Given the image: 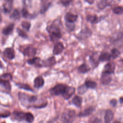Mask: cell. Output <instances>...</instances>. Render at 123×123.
<instances>
[{
    "label": "cell",
    "mask_w": 123,
    "mask_h": 123,
    "mask_svg": "<svg viewBox=\"0 0 123 123\" xmlns=\"http://www.w3.org/2000/svg\"><path fill=\"white\" fill-rule=\"evenodd\" d=\"M64 49V47L61 42H56L53 47L52 53L54 55H59L62 53Z\"/></svg>",
    "instance_id": "cell-8"
},
{
    "label": "cell",
    "mask_w": 123,
    "mask_h": 123,
    "mask_svg": "<svg viewBox=\"0 0 123 123\" xmlns=\"http://www.w3.org/2000/svg\"><path fill=\"white\" fill-rule=\"evenodd\" d=\"M51 3L50 2H48L47 1L43 2V4L42 5L40 9V13H44L47 10L49 9Z\"/></svg>",
    "instance_id": "cell-31"
},
{
    "label": "cell",
    "mask_w": 123,
    "mask_h": 123,
    "mask_svg": "<svg viewBox=\"0 0 123 123\" xmlns=\"http://www.w3.org/2000/svg\"><path fill=\"white\" fill-rule=\"evenodd\" d=\"M21 26L26 31H29L31 27V24L27 21H23L21 23Z\"/></svg>",
    "instance_id": "cell-33"
},
{
    "label": "cell",
    "mask_w": 123,
    "mask_h": 123,
    "mask_svg": "<svg viewBox=\"0 0 123 123\" xmlns=\"http://www.w3.org/2000/svg\"><path fill=\"white\" fill-rule=\"evenodd\" d=\"M0 86L6 91L10 92L11 90V86L8 80H4L0 79Z\"/></svg>",
    "instance_id": "cell-24"
},
{
    "label": "cell",
    "mask_w": 123,
    "mask_h": 123,
    "mask_svg": "<svg viewBox=\"0 0 123 123\" xmlns=\"http://www.w3.org/2000/svg\"><path fill=\"white\" fill-rule=\"evenodd\" d=\"M11 114V113L9 111H6L4 113H1L0 114V117L1 118H6L9 117Z\"/></svg>",
    "instance_id": "cell-43"
},
{
    "label": "cell",
    "mask_w": 123,
    "mask_h": 123,
    "mask_svg": "<svg viewBox=\"0 0 123 123\" xmlns=\"http://www.w3.org/2000/svg\"><path fill=\"white\" fill-rule=\"evenodd\" d=\"M85 85L87 88H91V89H94L97 86V83L91 80L86 81L85 83Z\"/></svg>",
    "instance_id": "cell-30"
},
{
    "label": "cell",
    "mask_w": 123,
    "mask_h": 123,
    "mask_svg": "<svg viewBox=\"0 0 123 123\" xmlns=\"http://www.w3.org/2000/svg\"><path fill=\"white\" fill-rule=\"evenodd\" d=\"M72 0H61V2L63 5L65 6H67L70 4Z\"/></svg>",
    "instance_id": "cell-42"
},
{
    "label": "cell",
    "mask_w": 123,
    "mask_h": 123,
    "mask_svg": "<svg viewBox=\"0 0 123 123\" xmlns=\"http://www.w3.org/2000/svg\"><path fill=\"white\" fill-rule=\"evenodd\" d=\"M15 85L20 89H24V90H26V91L34 92L33 89L28 84H25V83H16Z\"/></svg>",
    "instance_id": "cell-26"
},
{
    "label": "cell",
    "mask_w": 123,
    "mask_h": 123,
    "mask_svg": "<svg viewBox=\"0 0 123 123\" xmlns=\"http://www.w3.org/2000/svg\"><path fill=\"white\" fill-rule=\"evenodd\" d=\"M115 70V65L113 63L110 62L106 64L104 68L103 72L111 74H113Z\"/></svg>",
    "instance_id": "cell-17"
},
{
    "label": "cell",
    "mask_w": 123,
    "mask_h": 123,
    "mask_svg": "<svg viewBox=\"0 0 123 123\" xmlns=\"http://www.w3.org/2000/svg\"><path fill=\"white\" fill-rule=\"evenodd\" d=\"M82 101H83L82 98L77 95L75 96L72 100V102L73 104L78 108H80L81 107Z\"/></svg>",
    "instance_id": "cell-21"
},
{
    "label": "cell",
    "mask_w": 123,
    "mask_h": 123,
    "mask_svg": "<svg viewBox=\"0 0 123 123\" xmlns=\"http://www.w3.org/2000/svg\"><path fill=\"white\" fill-rule=\"evenodd\" d=\"M77 18V15L74 14L70 12L66 13L64 16V19L66 22L68 23H74L75 21H76Z\"/></svg>",
    "instance_id": "cell-15"
},
{
    "label": "cell",
    "mask_w": 123,
    "mask_h": 123,
    "mask_svg": "<svg viewBox=\"0 0 123 123\" xmlns=\"http://www.w3.org/2000/svg\"><path fill=\"white\" fill-rule=\"evenodd\" d=\"M37 99V97L35 96H29V103H35Z\"/></svg>",
    "instance_id": "cell-41"
},
{
    "label": "cell",
    "mask_w": 123,
    "mask_h": 123,
    "mask_svg": "<svg viewBox=\"0 0 123 123\" xmlns=\"http://www.w3.org/2000/svg\"><path fill=\"white\" fill-rule=\"evenodd\" d=\"M120 103H123V97L121 98H120Z\"/></svg>",
    "instance_id": "cell-47"
},
{
    "label": "cell",
    "mask_w": 123,
    "mask_h": 123,
    "mask_svg": "<svg viewBox=\"0 0 123 123\" xmlns=\"http://www.w3.org/2000/svg\"><path fill=\"white\" fill-rule=\"evenodd\" d=\"M95 108L93 106H89L85 109L82 111H81L77 115L79 117H84L91 115L95 111Z\"/></svg>",
    "instance_id": "cell-11"
},
{
    "label": "cell",
    "mask_w": 123,
    "mask_h": 123,
    "mask_svg": "<svg viewBox=\"0 0 123 123\" xmlns=\"http://www.w3.org/2000/svg\"><path fill=\"white\" fill-rule=\"evenodd\" d=\"M89 61H90V62L92 66H93L94 68L98 66V61H99V60H97L96 59L95 54H93L91 56H90Z\"/></svg>",
    "instance_id": "cell-29"
},
{
    "label": "cell",
    "mask_w": 123,
    "mask_h": 123,
    "mask_svg": "<svg viewBox=\"0 0 123 123\" xmlns=\"http://www.w3.org/2000/svg\"><path fill=\"white\" fill-rule=\"evenodd\" d=\"M111 58V54L108 52H103L98 57V60L100 62H105L109 61Z\"/></svg>",
    "instance_id": "cell-25"
},
{
    "label": "cell",
    "mask_w": 123,
    "mask_h": 123,
    "mask_svg": "<svg viewBox=\"0 0 123 123\" xmlns=\"http://www.w3.org/2000/svg\"><path fill=\"white\" fill-rule=\"evenodd\" d=\"M91 30L88 27H85L82 29L77 35L76 37L79 40H84L89 38L92 35Z\"/></svg>",
    "instance_id": "cell-4"
},
{
    "label": "cell",
    "mask_w": 123,
    "mask_h": 123,
    "mask_svg": "<svg viewBox=\"0 0 123 123\" xmlns=\"http://www.w3.org/2000/svg\"><path fill=\"white\" fill-rule=\"evenodd\" d=\"M13 117L15 120L18 121H25L26 119V112H24L22 111H14L13 113Z\"/></svg>",
    "instance_id": "cell-13"
},
{
    "label": "cell",
    "mask_w": 123,
    "mask_h": 123,
    "mask_svg": "<svg viewBox=\"0 0 123 123\" xmlns=\"http://www.w3.org/2000/svg\"><path fill=\"white\" fill-rule=\"evenodd\" d=\"M119 51L116 49H113L111 51V57L112 59H115L120 55Z\"/></svg>",
    "instance_id": "cell-36"
},
{
    "label": "cell",
    "mask_w": 123,
    "mask_h": 123,
    "mask_svg": "<svg viewBox=\"0 0 123 123\" xmlns=\"http://www.w3.org/2000/svg\"><path fill=\"white\" fill-rule=\"evenodd\" d=\"M3 55L9 60H12L15 57V51L12 48H7L3 50Z\"/></svg>",
    "instance_id": "cell-10"
},
{
    "label": "cell",
    "mask_w": 123,
    "mask_h": 123,
    "mask_svg": "<svg viewBox=\"0 0 123 123\" xmlns=\"http://www.w3.org/2000/svg\"><path fill=\"white\" fill-rule=\"evenodd\" d=\"M34 120V117L33 115L30 112H26L25 121L28 123H32Z\"/></svg>",
    "instance_id": "cell-34"
},
{
    "label": "cell",
    "mask_w": 123,
    "mask_h": 123,
    "mask_svg": "<svg viewBox=\"0 0 123 123\" xmlns=\"http://www.w3.org/2000/svg\"><path fill=\"white\" fill-rule=\"evenodd\" d=\"M65 25H66V27L68 29V30L70 31H73L75 29V25H74V23L66 22Z\"/></svg>",
    "instance_id": "cell-40"
},
{
    "label": "cell",
    "mask_w": 123,
    "mask_h": 123,
    "mask_svg": "<svg viewBox=\"0 0 123 123\" xmlns=\"http://www.w3.org/2000/svg\"><path fill=\"white\" fill-rule=\"evenodd\" d=\"M42 2H46V1H47L48 0H40Z\"/></svg>",
    "instance_id": "cell-48"
},
{
    "label": "cell",
    "mask_w": 123,
    "mask_h": 123,
    "mask_svg": "<svg viewBox=\"0 0 123 123\" xmlns=\"http://www.w3.org/2000/svg\"><path fill=\"white\" fill-rule=\"evenodd\" d=\"M0 79L10 81L12 80V75L9 73L3 74L0 76Z\"/></svg>",
    "instance_id": "cell-37"
},
{
    "label": "cell",
    "mask_w": 123,
    "mask_h": 123,
    "mask_svg": "<svg viewBox=\"0 0 123 123\" xmlns=\"http://www.w3.org/2000/svg\"><path fill=\"white\" fill-rule=\"evenodd\" d=\"M12 7V0H6L5 3L3 4V12L5 13H9Z\"/></svg>",
    "instance_id": "cell-20"
},
{
    "label": "cell",
    "mask_w": 123,
    "mask_h": 123,
    "mask_svg": "<svg viewBox=\"0 0 123 123\" xmlns=\"http://www.w3.org/2000/svg\"><path fill=\"white\" fill-rule=\"evenodd\" d=\"M46 29L49 33L50 39L51 41L56 42L62 37L60 28L55 24H52L48 25Z\"/></svg>",
    "instance_id": "cell-1"
},
{
    "label": "cell",
    "mask_w": 123,
    "mask_h": 123,
    "mask_svg": "<svg viewBox=\"0 0 123 123\" xmlns=\"http://www.w3.org/2000/svg\"><path fill=\"white\" fill-rule=\"evenodd\" d=\"M86 20L91 24H96L98 22V18L96 15L89 14L86 16Z\"/></svg>",
    "instance_id": "cell-27"
},
{
    "label": "cell",
    "mask_w": 123,
    "mask_h": 123,
    "mask_svg": "<svg viewBox=\"0 0 123 123\" xmlns=\"http://www.w3.org/2000/svg\"><path fill=\"white\" fill-rule=\"evenodd\" d=\"M90 70V67L86 63H84L80 65L77 69V71L80 74H85Z\"/></svg>",
    "instance_id": "cell-23"
},
{
    "label": "cell",
    "mask_w": 123,
    "mask_h": 123,
    "mask_svg": "<svg viewBox=\"0 0 123 123\" xmlns=\"http://www.w3.org/2000/svg\"><path fill=\"white\" fill-rule=\"evenodd\" d=\"M56 62V61L55 58L53 56L50 57L42 61L43 67H51L55 65Z\"/></svg>",
    "instance_id": "cell-14"
},
{
    "label": "cell",
    "mask_w": 123,
    "mask_h": 123,
    "mask_svg": "<svg viewBox=\"0 0 123 123\" xmlns=\"http://www.w3.org/2000/svg\"><path fill=\"white\" fill-rule=\"evenodd\" d=\"M112 11L114 13L117 14H120L123 13V8L120 6H117L114 8Z\"/></svg>",
    "instance_id": "cell-39"
},
{
    "label": "cell",
    "mask_w": 123,
    "mask_h": 123,
    "mask_svg": "<svg viewBox=\"0 0 123 123\" xmlns=\"http://www.w3.org/2000/svg\"><path fill=\"white\" fill-rule=\"evenodd\" d=\"M113 118V113L110 110L106 111L104 116V121L105 123H109L112 121Z\"/></svg>",
    "instance_id": "cell-22"
},
{
    "label": "cell",
    "mask_w": 123,
    "mask_h": 123,
    "mask_svg": "<svg viewBox=\"0 0 123 123\" xmlns=\"http://www.w3.org/2000/svg\"><path fill=\"white\" fill-rule=\"evenodd\" d=\"M16 31H17L18 35L20 37H21L24 38H28V36L25 31H24L19 28H17L16 29Z\"/></svg>",
    "instance_id": "cell-32"
},
{
    "label": "cell",
    "mask_w": 123,
    "mask_h": 123,
    "mask_svg": "<svg viewBox=\"0 0 123 123\" xmlns=\"http://www.w3.org/2000/svg\"><path fill=\"white\" fill-rule=\"evenodd\" d=\"M75 111L74 110H68L62 114L61 120L62 122L64 123H71L75 120Z\"/></svg>",
    "instance_id": "cell-2"
},
{
    "label": "cell",
    "mask_w": 123,
    "mask_h": 123,
    "mask_svg": "<svg viewBox=\"0 0 123 123\" xmlns=\"http://www.w3.org/2000/svg\"><path fill=\"white\" fill-rule=\"evenodd\" d=\"M111 81V77L110 76V74L103 72L100 78V82L101 84L104 85H107L109 84Z\"/></svg>",
    "instance_id": "cell-12"
},
{
    "label": "cell",
    "mask_w": 123,
    "mask_h": 123,
    "mask_svg": "<svg viewBox=\"0 0 123 123\" xmlns=\"http://www.w3.org/2000/svg\"><path fill=\"white\" fill-rule=\"evenodd\" d=\"M22 16L25 18H31V15L25 8H23L22 10Z\"/></svg>",
    "instance_id": "cell-38"
},
{
    "label": "cell",
    "mask_w": 123,
    "mask_h": 123,
    "mask_svg": "<svg viewBox=\"0 0 123 123\" xmlns=\"http://www.w3.org/2000/svg\"><path fill=\"white\" fill-rule=\"evenodd\" d=\"M101 122V121L99 119H98V118H95V119H94V120H93V121H92V123H98V122Z\"/></svg>",
    "instance_id": "cell-45"
},
{
    "label": "cell",
    "mask_w": 123,
    "mask_h": 123,
    "mask_svg": "<svg viewBox=\"0 0 123 123\" xmlns=\"http://www.w3.org/2000/svg\"><path fill=\"white\" fill-rule=\"evenodd\" d=\"M10 17L11 19L14 20H18L21 18V15L20 12L17 9H14L12 14L10 15Z\"/></svg>",
    "instance_id": "cell-28"
},
{
    "label": "cell",
    "mask_w": 123,
    "mask_h": 123,
    "mask_svg": "<svg viewBox=\"0 0 123 123\" xmlns=\"http://www.w3.org/2000/svg\"><path fill=\"white\" fill-rule=\"evenodd\" d=\"M44 84V80L41 76H38L34 80V86L35 88L38 89L42 87Z\"/></svg>",
    "instance_id": "cell-16"
},
{
    "label": "cell",
    "mask_w": 123,
    "mask_h": 123,
    "mask_svg": "<svg viewBox=\"0 0 123 123\" xmlns=\"http://www.w3.org/2000/svg\"><path fill=\"white\" fill-rule=\"evenodd\" d=\"M67 86V85L64 84H57L50 89V93L52 96L62 95Z\"/></svg>",
    "instance_id": "cell-3"
},
{
    "label": "cell",
    "mask_w": 123,
    "mask_h": 123,
    "mask_svg": "<svg viewBox=\"0 0 123 123\" xmlns=\"http://www.w3.org/2000/svg\"><path fill=\"white\" fill-rule=\"evenodd\" d=\"M14 27V24H10L2 30V34L5 36L10 35L13 31Z\"/></svg>",
    "instance_id": "cell-19"
},
{
    "label": "cell",
    "mask_w": 123,
    "mask_h": 123,
    "mask_svg": "<svg viewBox=\"0 0 123 123\" xmlns=\"http://www.w3.org/2000/svg\"><path fill=\"white\" fill-rule=\"evenodd\" d=\"M110 103L111 104V105L112 107H115L117 105V101L116 99H111L110 102Z\"/></svg>",
    "instance_id": "cell-44"
},
{
    "label": "cell",
    "mask_w": 123,
    "mask_h": 123,
    "mask_svg": "<svg viewBox=\"0 0 123 123\" xmlns=\"http://www.w3.org/2000/svg\"><path fill=\"white\" fill-rule=\"evenodd\" d=\"M18 96L19 100L23 106L26 108L30 107V103L29 101V96L28 95L24 93L19 92L18 94Z\"/></svg>",
    "instance_id": "cell-5"
},
{
    "label": "cell",
    "mask_w": 123,
    "mask_h": 123,
    "mask_svg": "<svg viewBox=\"0 0 123 123\" xmlns=\"http://www.w3.org/2000/svg\"><path fill=\"white\" fill-rule=\"evenodd\" d=\"M85 0L90 4H92L94 3V0Z\"/></svg>",
    "instance_id": "cell-46"
},
{
    "label": "cell",
    "mask_w": 123,
    "mask_h": 123,
    "mask_svg": "<svg viewBox=\"0 0 123 123\" xmlns=\"http://www.w3.org/2000/svg\"><path fill=\"white\" fill-rule=\"evenodd\" d=\"M87 88L85 86V84L82 86H79L77 88V92L79 94H83L87 90Z\"/></svg>",
    "instance_id": "cell-35"
},
{
    "label": "cell",
    "mask_w": 123,
    "mask_h": 123,
    "mask_svg": "<svg viewBox=\"0 0 123 123\" xmlns=\"http://www.w3.org/2000/svg\"><path fill=\"white\" fill-rule=\"evenodd\" d=\"M112 1L113 0H101L97 4L98 8L100 10H103L110 5L112 3Z\"/></svg>",
    "instance_id": "cell-18"
},
{
    "label": "cell",
    "mask_w": 123,
    "mask_h": 123,
    "mask_svg": "<svg viewBox=\"0 0 123 123\" xmlns=\"http://www.w3.org/2000/svg\"><path fill=\"white\" fill-rule=\"evenodd\" d=\"M42 61L39 57H34L27 60V63L29 65H34L37 67H43Z\"/></svg>",
    "instance_id": "cell-9"
},
{
    "label": "cell",
    "mask_w": 123,
    "mask_h": 123,
    "mask_svg": "<svg viewBox=\"0 0 123 123\" xmlns=\"http://www.w3.org/2000/svg\"><path fill=\"white\" fill-rule=\"evenodd\" d=\"M75 89L74 87L67 86L64 92L62 94V96L65 100H68L73 96L75 93Z\"/></svg>",
    "instance_id": "cell-7"
},
{
    "label": "cell",
    "mask_w": 123,
    "mask_h": 123,
    "mask_svg": "<svg viewBox=\"0 0 123 123\" xmlns=\"http://www.w3.org/2000/svg\"><path fill=\"white\" fill-rule=\"evenodd\" d=\"M37 52L36 49L32 46L29 45L25 47L23 50V54L27 57H32L34 56Z\"/></svg>",
    "instance_id": "cell-6"
}]
</instances>
